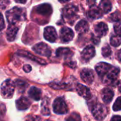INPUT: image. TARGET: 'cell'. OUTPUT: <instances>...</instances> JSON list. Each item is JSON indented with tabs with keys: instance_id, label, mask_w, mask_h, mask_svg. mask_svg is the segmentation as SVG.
<instances>
[{
	"instance_id": "1",
	"label": "cell",
	"mask_w": 121,
	"mask_h": 121,
	"mask_svg": "<svg viewBox=\"0 0 121 121\" xmlns=\"http://www.w3.org/2000/svg\"><path fill=\"white\" fill-rule=\"evenodd\" d=\"M6 17L9 24H16L25 20V10L19 7H13L6 13Z\"/></svg>"
},
{
	"instance_id": "2",
	"label": "cell",
	"mask_w": 121,
	"mask_h": 121,
	"mask_svg": "<svg viewBox=\"0 0 121 121\" xmlns=\"http://www.w3.org/2000/svg\"><path fill=\"white\" fill-rule=\"evenodd\" d=\"M15 88L16 86L14 82L11 79H6L1 85L0 94L4 99H11L13 96Z\"/></svg>"
},
{
	"instance_id": "3",
	"label": "cell",
	"mask_w": 121,
	"mask_h": 121,
	"mask_svg": "<svg viewBox=\"0 0 121 121\" xmlns=\"http://www.w3.org/2000/svg\"><path fill=\"white\" fill-rule=\"evenodd\" d=\"M91 113L97 121H102L107 116L108 112L107 108L104 105L97 103L95 105H94L93 108L91 110Z\"/></svg>"
},
{
	"instance_id": "4",
	"label": "cell",
	"mask_w": 121,
	"mask_h": 121,
	"mask_svg": "<svg viewBox=\"0 0 121 121\" xmlns=\"http://www.w3.org/2000/svg\"><path fill=\"white\" fill-rule=\"evenodd\" d=\"M53 111L59 115L66 114L68 112V106L62 97L57 98L52 104Z\"/></svg>"
},
{
	"instance_id": "5",
	"label": "cell",
	"mask_w": 121,
	"mask_h": 121,
	"mask_svg": "<svg viewBox=\"0 0 121 121\" xmlns=\"http://www.w3.org/2000/svg\"><path fill=\"white\" fill-rule=\"evenodd\" d=\"M78 11V8L74 5H68L65 6L63 9V16L67 18L72 24L73 21H75L77 17V13Z\"/></svg>"
},
{
	"instance_id": "6",
	"label": "cell",
	"mask_w": 121,
	"mask_h": 121,
	"mask_svg": "<svg viewBox=\"0 0 121 121\" xmlns=\"http://www.w3.org/2000/svg\"><path fill=\"white\" fill-rule=\"evenodd\" d=\"M120 73V69L118 67H111L109 71L106 73V74L103 77L104 82L106 84H112L116 82L118 74Z\"/></svg>"
},
{
	"instance_id": "7",
	"label": "cell",
	"mask_w": 121,
	"mask_h": 121,
	"mask_svg": "<svg viewBox=\"0 0 121 121\" xmlns=\"http://www.w3.org/2000/svg\"><path fill=\"white\" fill-rule=\"evenodd\" d=\"M33 50L37 54L45 57H50L52 53L50 48L44 43H40L36 44L33 47Z\"/></svg>"
},
{
	"instance_id": "8",
	"label": "cell",
	"mask_w": 121,
	"mask_h": 121,
	"mask_svg": "<svg viewBox=\"0 0 121 121\" xmlns=\"http://www.w3.org/2000/svg\"><path fill=\"white\" fill-rule=\"evenodd\" d=\"M44 38L49 42H55L57 38V35L55 28L52 26H48L45 28L44 30Z\"/></svg>"
},
{
	"instance_id": "9",
	"label": "cell",
	"mask_w": 121,
	"mask_h": 121,
	"mask_svg": "<svg viewBox=\"0 0 121 121\" xmlns=\"http://www.w3.org/2000/svg\"><path fill=\"white\" fill-rule=\"evenodd\" d=\"M74 38V32L71 28L64 27L60 30V38L62 42L68 43Z\"/></svg>"
},
{
	"instance_id": "10",
	"label": "cell",
	"mask_w": 121,
	"mask_h": 121,
	"mask_svg": "<svg viewBox=\"0 0 121 121\" xmlns=\"http://www.w3.org/2000/svg\"><path fill=\"white\" fill-rule=\"evenodd\" d=\"M81 78L86 84H91L94 79V74L92 69H84L81 72Z\"/></svg>"
},
{
	"instance_id": "11",
	"label": "cell",
	"mask_w": 121,
	"mask_h": 121,
	"mask_svg": "<svg viewBox=\"0 0 121 121\" xmlns=\"http://www.w3.org/2000/svg\"><path fill=\"white\" fill-rule=\"evenodd\" d=\"M16 105L18 111H26L30 106L31 102L28 98L22 96L16 101Z\"/></svg>"
},
{
	"instance_id": "12",
	"label": "cell",
	"mask_w": 121,
	"mask_h": 121,
	"mask_svg": "<svg viewBox=\"0 0 121 121\" xmlns=\"http://www.w3.org/2000/svg\"><path fill=\"white\" fill-rule=\"evenodd\" d=\"M95 53V49L93 46H87L83 50L82 52V58L84 62H88L94 57Z\"/></svg>"
},
{
	"instance_id": "13",
	"label": "cell",
	"mask_w": 121,
	"mask_h": 121,
	"mask_svg": "<svg viewBox=\"0 0 121 121\" xmlns=\"http://www.w3.org/2000/svg\"><path fill=\"white\" fill-rule=\"evenodd\" d=\"M17 55H18L19 56H21V57H26V58H28L29 60H31L38 64H40V65H46V62L41 59V58H38L35 56H34L33 55H32L31 53L28 52H26L25 50H19L18 52H17Z\"/></svg>"
},
{
	"instance_id": "14",
	"label": "cell",
	"mask_w": 121,
	"mask_h": 121,
	"mask_svg": "<svg viewBox=\"0 0 121 121\" xmlns=\"http://www.w3.org/2000/svg\"><path fill=\"white\" fill-rule=\"evenodd\" d=\"M111 65L106 62H100L96 66V71L99 77L103 78L111 68Z\"/></svg>"
},
{
	"instance_id": "15",
	"label": "cell",
	"mask_w": 121,
	"mask_h": 121,
	"mask_svg": "<svg viewBox=\"0 0 121 121\" xmlns=\"http://www.w3.org/2000/svg\"><path fill=\"white\" fill-rule=\"evenodd\" d=\"M76 90L78 93V94L81 96H82L83 98L86 99H90L91 98V93L89 90V88H87L86 86L82 85V84H78L77 85V87H76Z\"/></svg>"
},
{
	"instance_id": "16",
	"label": "cell",
	"mask_w": 121,
	"mask_h": 121,
	"mask_svg": "<svg viewBox=\"0 0 121 121\" xmlns=\"http://www.w3.org/2000/svg\"><path fill=\"white\" fill-rule=\"evenodd\" d=\"M35 11L43 16H49L52 13V9L49 4H43L35 8Z\"/></svg>"
},
{
	"instance_id": "17",
	"label": "cell",
	"mask_w": 121,
	"mask_h": 121,
	"mask_svg": "<svg viewBox=\"0 0 121 121\" xmlns=\"http://www.w3.org/2000/svg\"><path fill=\"white\" fill-rule=\"evenodd\" d=\"M18 28L16 24H9L6 30V38L9 41H13L16 37Z\"/></svg>"
},
{
	"instance_id": "18",
	"label": "cell",
	"mask_w": 121,
	"mask_h": 121,
	"mask_svg": "<svg viewBox=\"0 0 121 121\" xmlns=\"http://www.w3.org/2000/svg\"><path fill=\"white\" fill-rule=\"evenodd\" d=\"M113 96H114V93L112 89H111L109 88H105L102 90L101 97H102L103 101L105 104H110L111 102Z\"/></svg>"
},
{
	"instance_id": "19",
	"label": "cell",
	"mask_w": 121,
	"mask_h": 121,
	"mask_svg": "<svg viewBox=\"0 0 121 121\" xmlns=\"http://www.w3.org/2000/svg\"><path fill=\"white\" fill-rule=\"evenodd\" d=\"M87 15L90 18L97 19V18H100L102 17L103 12L101 11V9H99V6H91L90 9L89 10Z\"/></svg>"
},
{
	"instance_id": "20",
	"label": "cell",
	"mask_w": 121,
	"mask_h": 121,
	"mask_svg": "<svg viewBox=\"0 0 121 121\" xmlns=\"http://www.w3.org/2000/svg\"><path fill=\"white\" fill-rule=\"evenodd\" d=\"M108 26L104 22H100L95 26V32L98 37H103L106 35L108 33Z\"/></svg>"
},
{
	"instance_id": "21",
	"label": "cell",
	"mask_w": 121,
	"mask_h": 121,
	"mask_svg": "<svg viewBox=\"0 0 121 121\" xmlns=\"http://www.w3.org/2000/svg\"><path fill=\"white\" fill-rule=\"evenodd\" d=\"M28 95L32 99L38 101L41 99L42 91L36 86H32L28 91Z\"/></svg>"
},
{
	"instance_id": "22",
	"label": "cell",
	"mask_w": 121,
	"mask_h": 121,
	"mask_svg": "<svg viewBox=\"0 0 121 121\" xmlns=\"http://www.w3.org/2000/svg\"><path fill=\"white\" fill-rule=\"evenodd\" d=\"M41 113L45 116H48L50 115V100L48 97H44L41 102Z\"/></svg>"
},
{
	"instance_id": "23",
	"label": "cell",
	"mask_w": 121,
	"mask_h": 121,
	"mask_svg": "<svg viewBox=\"0 0 121 121\" xmlns=\"http://www.w3.org/2000/svg\"><path fill=\"white\" fill-rule=\"evenodd\" d=\"M89 23L85 21V20H82L80 21L75 26L76 30L79 33H85L89 30Z\"/></svg>"
},
{
	"instance_id": "24",
	"label": "cell",
	"mask_w": 121,
	"mask_h": 121,
	"mask_svg": "<svg viewBox=\"0 0 121 121\" xmlns=\"http://www.w3.org/2000/svg\"><path fill=\"white\" fill-rule=\"evenodd\" d=\"M73 55L72 52L70 49L67 48H60L56 51V55L59 57H70Z\"/></svg>"
},
{
	"instance_id": "25",
	"label": "cell",
	"mask_w": 121,
	"mask_h": 121,
	"mask_svg": "<svg viewBox=\"0 0 121 121\" xmlns=\"http://www.w3.org/2000/svg\"><path fill=\"white\" fill-rule=\"evenodd\" d=\"M99 7L103 12V13H107L111 11L112 4L110 0H101Z\"/></svg>"
},
{
	"instance_id": "26",
	"label": "cell",
	"mask_w": 121,
	"mask_h": 121,
	"mask_svg": "<svg viewBox=\"0 0 121 121\" xmlns=\"http://www.w3.org/2000/svg\"><path fill=\"white\" fill-rule=\"evenodd\" d=\"M14 84H15V86L17 87L18 91L19 93H23L26 89L27 86H28V84L26 82L22 81L21 79H16L14 81Z\"/></svg>"
},
{
	"instance_id": "27",
	"label": "cell",
	"mask_w": 121,
	"mask_h": 121,
	"mask_svg": "<svg viewBox=\"0 0 121 121\" xmlns=\"http://www.w3.org/2000/svg\"><path fill=\"white\" fill-rule=\"evenodd\" d=\"M121 44V35H113L111 38V45L114 47H118Z\"/></svg>"
},
{
	"instance_id": "28",
	"label": "cell",
	"mask_w": 121,
	"mask_h": 121,
	"mask_svg": "<svg viewBox=\"0 0 121 121\" xmlns=\"http://www.w3.org/2000/svg\"><path fill=\"white\" fill-rule=\"evenodd\" d=\"M110 18L111 21L115 22H121V12L119 11H116L111 14Z\"/></svg>"
},
{
	"instance_id": "29",
	"label": "cell",
	"mask_w": 121,
	"mask_h": 121,
	"mask_svg": "<svg viewBox=\"0 0 121 121\" xmlns=\"http://www.w3.org/2000/svg\"><path fill=\"white\" fill-rule=\"evenodd\" d=\"M102 55L104 57H108L109 56H111L112 51L111 49L110 48V46L108 45H106L102 48Z\"/></svg>"
},
{
	"instance_id": "30",
	"label": "cell",
	"mask_w": 121,
	"mask_h": 121,
	"mask_svg": "<svg viewBox=\"0 0 121 121\" xmlns=\"http://www.w3.org/2000/svg\"><path fill=\"white\" fill-rule=\"evenodd\" d=\"M65 121H82L80 116L77 113H72L71 115H69Z\"/></svg>"
},
{
	"instance_id": "31",
	"label": "cell",
	"mask_w": 121,
	"mask_h": 121,
	"mask_svg": "<svg viewBox=\"0 0 121 121\" xmlns=\"http://www.w3.org/2000/svg\"><path fill=\"white\" fill-rule=\"evenodd\" d=\"M113 109L114 111H119L121 110V96L118 97L115 101L113 106Z\"/></svg>"
},
{
	"instance_id": "32",
	"label": "cell",
	"mask_w": 121,
	"mask_h": 121,
	"mask_svg": "<svg viewBox=\"0 0 121 121\" xmlns=\"http://www.w3.org/2000/svg\"><path fill=\"white\" fill-rule=\"evenodd\" d=\"M114 31L116 34L121 35V22H118L114 25Z\"/></svg>"
},
{
	"instance_id": "33",
	"label": "cell",
	"mask_w": 121,
	"mask_h": 121,
	"mask_svg": "<svg viewBox=\"0 0 121 121\" xmlns=\"http://www.w3.org/2000/svg\"><path fill=\"white\" fill-rule=\"evenodd\" d=\"M25 121H40V118L38 116H29Z\"/></svg>"
},
{
	"instance_id": "34",
	"label": "cell",
	"mask_w": 121,
	"mask_h": 121,
	"mask_svg": "<svg viewBox=\"0 0 121 121\" xmlns=\"http://www.w3.org/2000/svg\"><path fill=\"white\" fill-rule=\"evenodd\" d=\"M5 27V23H4V20L2 14L0 13V30H2Z\"/></svg>"
},
{
	"instance_id": "35",
	"label": "cell",
	"mask_w": 121,
	"mask_h": 121,
	"mask_svg": "<svg viewBox=\"0 0 121 121\" xmlns=\"http://www.w3.org/2000/svg\"><path fill=\"white\" fill-rule=\"evenodd\" d=\"M23 69L24 72H26V73H28V72H30L31 71V67H30L29 65H24L23 67Z\"/></svg>"
},
{
	"instance_id": "36",
	"label": "cell",
	"mask_w": 121,
	"mask_h": 121,
	"mask_svg": "<svg viewBox=\"0 0 121 121\" xmlns=\"http://www.w3.org/2000/svg\"><path fill=\"white\" fill-rule=\"evenodd\" d=\"M111 121H121V117L120 116H114L112 117Z\"/></svg>"
},
{
	"instance_id": "37",
	"label": "cell",
	"mask_w": 121,
	"mask_h": 121,
	"mask_svg": "<svg viewBox=\"0 0 121 121\" xmlns=\"http://www.w3.org/2000/svg\"><path fill=\"white\" fill-rule=\"evenodd\" d=\"M87 3L90 6H94L96 3V0H87Z\"/></svg>"
},
{
	"instance_id": "38",
	"label": "cell",
	"mask_w": 121,
	"mask_h": 121,
	"mask_svg": "<svg viewBox=\"0 0 121 121\" xmlns=\"http://www.w3.org/2000/svg\"><path fill=\"white\" fill-rule=\"evenodd\" d=\"M117 86H118V91L121 93V80L118 82V83H117Z\"/></svg>"
},
{
	"instance_id": "39",
	"label": "cell",
	"mask_w": 121,
	"mask_h": 121,
	"mask_svg": "<svg viewBox=\"0 0 121 121\" xmlns=\"http://www.w3.org/2000/svg\"><path fill=\"white\" fill-rule=\"evenodd\" d=\"M14 1L19 4H25L27 1V0H14Z\"/></svg>"
},
{
	"instance_id": "40",
	"label": "cell",
	"mask_w": 121,
	"mask_h": 121,
	"mask_svg": "<svg viewBox=\"0 0 121 121\" xmlns=\"http://www.w3.org/2000/svg\"><path fill=\"white\" fill-rule=\"evenodd\" d=\"M118 58L119 61L121 62V50H119V52H118Z\"/></svg>"
},
{
	"instance_id": "41",
	"label": "cell",
	"mask_w": 121,
	"mask_h": 121,
	"mask_svg": "<svg viewBox=\"0 0 121 121\" xmlns=\"http://www.w3.org/2000/svg\"><path fill=\"white\" fill-rule=\"evenodd\" d=\"M68 1H69V0H59V1L61 3H65V2H67Z\"/></svg>"
},
{
	"instance_id": "42",
	"label": "cell",
	"mask_w": 121,
	"mask_h": 121,
	"mask_svg": "<svg viewBox=\"0 0 121 121\" xmlns=\"http://www.w3.org/2000/svg\"><path fill=\"white\" fill-rule=\"evenodd\" d=\"M50 121V120H47V121Z\"/></svg>"
}]
</instances>
